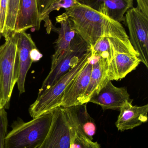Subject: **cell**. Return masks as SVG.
<instances>
[{
	"mask_svg": "<svg viewBox=\"0 0 148 148\" xmlns=\"http://www.w3.org/2000/svg\"><path fill=\"white\" fill-rule=\"evenodd\" d=\"M65 13L89 48L103 37H113L130 42L129 37L121 23L87 6L80 3L65 10Z\"/></svg>",
	"mask_w": 148,
	"mask_h": 148,
	"instance_id": "cell-1",
	"label": "cell"
},
{
	"mask_svg": "<svg viewBox=\"0 0 148 148\" xmlns=\"http://www.w3.org/2000/svg\"><path fill=\"white\" fill-rule=\"evenodd\" d=\"M52 119L53 110L27 122L18 118L5 136L4 148H38L47 136Z\"/></svg>",
	"mask_w": 148,
	"mask_h": 148,
	"instance_id": "cell-2",
	"label": "cell"
},
{
	"mask_svg": "<svg viewBox=\"0 0 148 148\" xmlns=\"http://www.w3.org/2000/svg\"><path fill=\"white\" fill-rule=\"evenodd\" d=\"M91 56L89 48L78 62L67 73L61 77L48 89L37 97L35 101L30 105L29 112L33 118L50 112L61 107L62 99L65 90L84 67L88 63Z\"/></svg>",
	"mask_w": 148,
	"mask_h": 148,
	"instance_id": "cell-3",
	"label": "cell"
},
{
	"mask_svg": "<svg viewBox=\"0 0 148 148\" xmlns=\"http://www.w3.org/2000/svg\"><path fill=\"white\" fill-rule=\"evenodd\" d=\"M18 74L17 34L14 33L0 47V94L4 108L9 105Z\"/></svg>",
	"mask_w": 148,
	"mask_h": 148,
	"instance_id": "cell-4",
	"label": "cell"
},
{
	"mask_svg": "<svg viewBox=\"0 0 148 148\" xmlns=\"http://www.w3.org/2000/svg\"><path fill=\"white\" fill-rule=\"evenodd\" d=\"M75 128L62 107L53 110L50 128L42 144L38 148H71L75 140Z\"/></svg>",
	"mask_w": 148,
	"mask_h": 148,
	"instance_id": "cell-5",
	"label": "cell"
},
{
	"mask_svg": "<svg viewBox=\"0 0 148 148\" xmlns=\"http://www.w3.org/2000/svg\"><path fill=\"white\" fill-rule=\"evenodd\" d=\"M124 24L129 31L131 45L139 55L141 62L148 68V16L138 8L129 9L125 14Z\"/></svg>",
	"mask_w": 148,
	"mask_h": 148,
	"instance_id": "cell-6",
	"label": "cell"
},
{
	"mask_svg": "<svg viewBox=\"0 0 148 148\" xmlns=\"http://www.w3.org/2000/svg\"><path fill=\"white\" fill-rule=\"evenodd\" d=\"M88 49L87 43L77 34L73 40L69 49L62 56L56 66L50 69L39 90L38 96L41 95L61 77L67 73L78 62L82 56Z\"/></svg>",
	"mask_w": 148,
	"mask_h": 148,
	"instance_id": "cell-7",
	"label": "cell"
},
{
	"mask_svg": "<svg viewBox=\"0 0 148 148\" xmlns=\"http://www.w3.org/2000/svg\"><path fill=\"white\" fill-rule=\"evenodd\" d=\"M17 34V51L18 60L17 88L20 94L25 92V82L28 71L32 62L39 60L42 55L36 46L30 34L25 31Z\"/></svg>",
	"mask_w": 148,
	"mask_h": 148,
	"instance_id": "cell-8",
	"label": "cell"
},
{
	"mask_svg": "<svg viewBox=\"0 0 148 148\" xmlns=\"http://www.w3.org/2000/svg\"><path fill=\"white\" fill-rule=\"evenodd\" d=\"M126 87H117L107 80L98 93L89 102L100 105L103 110H120L127 102L133 101Z\"/></svg>",
	"mask_w": 148,
	"mask_h": 148,
	"instance_id": "cell-9",
	"label": "cell"
},
{
	"mask_svg": "<svg viewBox=\"0 0 148 148\" xmlns=\"http://www.w3.org/2000/svg\"><path fill=\"white\" fill-rule=\"evenodd\" d=\"M56 21L61 26L58 28L56 27L54 30L58 34V37L55 42V52L52 56L51 69L56 66L62 56L69 49L73 40L78 34L65 12L56 16Z\"/></svg>",
	"mask_w": 148,
	"mask_h": 148,
	"instance_id": "cell-10",
	"label": "cell"
},
{
	"mask_svg": "<svg viewBox=\"0 0 148 148\" xmlns=\"http://www.w3.org/2000/svg\"><path fill=\"white\" fill-rule=\"evenodd\" d=\"M89 48L91 50V55L105 58L108 64L119 53L129 54L139 57L130 42L113 37H101Z\"/></svg>",
	"mask_w": 148,
	"mask_h": 148,
	"instance_id": "cell-11",
	"label": "cell"
},
{
	"mask_svg": "<svg viewBox=\"0 0 148 148\" xmlns=\"http://www.w3.org/2000/svg\"><path fill=\"white\" fill-rule=\"evenodd\" d=\"M95 11L118 22H124V15L134 6V0H77Z\"/></svg>",
	"mask_w": 148,
	"mask_h": 148,
	"instance_id": "cell-12",
	"label": "cell"
},
{
	"mask_svg": "<svg viewBox=\"0 0 148 148\" xmlns=\"http://www.w3.org/2000/svg\"><path fill=\"white\" fill-rule=\"evenodd\" d=\"M92 68V64L90 59L88 63L65 90L63 96L61 107L66 108L79 105L81 98L87 88Z\"/></svg>",
	"mask_w": 148,
	"mask_h": 148,
	"instance_id": "cell-13",
	"label": "cell"
},
{
	"mask_svg": "<svg viewBox=\"0 0 148 148\" xmlns=\"http://www.w3.org/2000/svg\"><path fill=\"white\" fill-rule=\"evenodd\" d=\"M87 105L63 108L75 128L76 134L93 141L96 133V124L88 112Z\"/></svg>",
	"mask_w": 148,
	"mask_h": 148,
	"instance_id": "cell-14",
	"label": "cell"
},
{
	"mask_svg": "<svg viewBox=\"0 0 148 148\" xmlns=\"http://www.w3.org/2000/svg\"><path fill=\"white\" fill-rule=\"evenodd\" d=\"M132 102H127L120 109V114L115 124L121 132L132 130L147 122L148 104L134 106Z\"/></svg>",
	"mask_w": 148,
	"mask_h": 148,
	"instance_id": "cell-15",
	"label": "cell"
},
{
	"mask_svg": "<svg viewBox=\"0 0 148 148\" xmlns=\"http://www.w3.org/2000/svg\"><path fill=\"white\" fill-rule=\"evenodd\" d=\"M92 71L87 90L81 98L79 105L89 102L90 99L100 91L107 80L106 78L107 61L98 56L91 55Z\"/></svg>",
	"mask_w": 148,
	"mask_h": 148,
	"instance_id": "cell-16",
	"label": "cell"
},
{
	"mask_svg": "<svg viewBox=\"0 0 148 148\" xmlns=\"http://www.w3.org/2000/svg\"><path fill=\"white\" fill-rule=\"evenodd\" d=\"M41 22L36 0H20L14 33L34 28L39 30Z\"/></svg>",
	"mask_w": 148,
	"mask_h": 148,
	"instance_id": "cell-17",
	"label": "cell"
},
{
	"mask_svg": "<svg viewBox=\"0 0 148 148\" xmlns=\"http://www.w3.org/2000/svg\"><path fill=\"white\" fill-rule=\"evenodd\" d=\"M141 62L139 57L129 54L119 53L108 64L107 80L118 81L134 70Z\"/></svg>",
	"mask_w": 148,
	"mask_h": 148,
	"instance_id": "cell-18",
	"label": "cell"
},
{
	"mask_svg": "<svg viewBox=\"0 0 148 148\" xmlns=\"http://www.w3.org/2000/svg\"><path fill=\"white\" fill-rule=\"evenodd\" d=\"M80 3L77 0H56L51 4L41 15L39 16L40 20L41 22H45V27L48 34H50L51 31H54L55 27L52 24L49 18V15L51 12L54 10H59L61 8L68 9L74 6L79 5Z\"/></svg>",
	"mask_w": 148,
	"mask_h": 148,
	"instance_id": "cell-19",
	"label": "cell"
},
{
	"mask_svg": "<svg viewBox=\"0 0 148 148\" xmlns=\"http://www.w3.org/2000/svg\"><path fill=\"white\" fill-rule=\"evenodd\" d=\"M20 0H9L6 21L2 36L5 38L14 33Z\"/></svg>",
	"mask_w": 148,
	"mask_h": 148,
	"instance_id": "cell-20",
	"label": "cell"
},
{
	"mask_svg": "<svg viewBox=\"0 0 148 148\" xmlns=\"http://www.w3.org/2000/svg\"><path fill=\"white\" fill-rule=\"evenodd\" d=\"M8 119L5 109H0V148H4V139L8 134Z\"/></svg>",
	"mask_w": 148,
	"mask_h": 148,
	"instance_id": "cell-21",
	"label": "cell"
},
{
	"mask_svg": "<svg viewBox=\"0 0 148 148\" xmlns=\"http://www.w3.org/2000/svg\"><path fill=\"white\" fill-rule=\"evenodd\" d=\"M71 148H101L96 142H93L85 137L77 135L76 134L74 144Z\"/></svg>",
	"mask_w": 148,
	"mask_h": 148,
	"instance_id": "cell-22",
	"label": "cell"
},
{
	"mask_svg": "<svg viewBox=\"0 0 148 148\" xmlns=\"http://www.w3.org/2000/svg\"><path fill=\"white\" fill-rule=\"evenodd\" d=\"M8 3L9 0H0V36L4 30Z\"/></svg>",
	"mask_w": 148,
	"mask_h": 148,
	"instance_id": "cell-23",
	"label": "cell"
},
{
	"mask_svg": "<svg viewBox=\"0 0 148 148\" xmlns=\"http://www.w3.org/2000/svg\"><path fill=\"white\" fill-rule=\"evenodd\" d=\"M39 16L56 0H36Z\"/></svg>",
	"mask_w": 148,
	"mask_h": 148,
	"instance_id": "cell-24",
	"label": "cell"
},
{
	"mask_svg": "<svg viewBox=\"0 0 148 148\" xmlns=\"http://www.w3.org/2000/svg\"><path fill=\"white\" fill-rule=\"evenodd\" d=\"M137 7L142 12L148 16V0H136Z\"/></svg>",
	"mask_w": 148,
	"mask_h": 148,
	"instance_id": "cell-25",
	"label": "cell"
},
{
	"mask_svg": "<svg viewBox=\"0 0 148 148\" xmlns=\"http://www.w3.org/2000/svg\"><path fill=\"white\" fill-rule=\"evenodd\" d=\"M1 108H4L3 107V103L2 99L1 96L0 94V109Z\"/></svg>",
	"mask_w": 148,
	"mask_h": 148,
	"instance_id": "cell-26",
	"label": "cell"
}]
</instances>
